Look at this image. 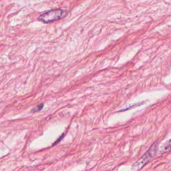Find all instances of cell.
<instances>
[{"label": "cell", "mask_w": 171, "mask_h": 171, "mask_svg": "<svg viewBox=\"0 0 171 171\" xmlns=\"http://www.w3.org/2000/svg\"><path fill=\"white\" fill-rule=\"evenodd\" d=\"M158 142H155L152 145L148 151L141 158L132 166V170H138L142 169L146 164L149 163L151 160L156 156L158 152Z\"/></svg>", "instance_id": "cell-1"}, {"label": "cell", "mask_w": 171, "mask_h": 171, "mask_svg": "<svg viewBox=\"0 0 171 171\" xmlns=\"http://www.w3.org/2000/svg\"><path fill=\"white\" fill-rule=\"evenodd\" d=\"M67 13L66 11L60 10V9H56V10H50L42 13L39 16L38 20L46 24L51 23V22L64 18L67 16Z\"/></svg>", "instance_id": "cell-2"}, {"label": "cell", "mask_w": 171, "mask_h": 171, "mask_svg": "<svg viewBox=\"0 0 171 171\" xmlns=\"http://www.w3.org/2000/svg\"><path fill=\"white\" fill-rule=\"evenodd\" d=\"M144 103V102H140V103H136V104H134L132 105H131L129 107H127V108H126V109H122V110H119V112H122V111H125V110H130V109H133V108H136L138 106H141L142 105V104Z\"/></svg>", "instance_id": "cell-3"}, {"label": "cell", "mask_w": 171, "mask_h": 171, "mask_svg": "<svg viewBox=\"0 0 171 171\" xmlns=\"http://www.w3.org/2000/svg\"><path fill=\"white\" fill-rule=\"evenodd\" d=\"M44 104H40L35 107H34V109L31 110V112H34H34H38L41 111L44 108Z\"/></svg>", "instance_id": "cell-4"}, {"label": "cell", "mask_w": 171, "mask_h": 171, "mask_svg": "<svg viewBox=\"0 0 171 171\" xmlns=\"http://www.w3.org/2000/svg\"><path fill=\"white\" fill-rule=\"evenodd\" d=\"M170 148V140H169L166 144H164V148H163V152L166 151H169Z\"/></svg>", "instance_id": "cell-5"}, {"label": "cell", "mask_w": 171, "mask_h": 171, "mask_svg": "<svg viewBox=\"0 0 171 171\" xmlns=\"http://www.w3.org/2000/svg\"><path fill=\"white\" fill-rule=\"evenodd\" d=\"M64 136H65V133H63V134H62V136H60V138H58V141H56V142H55L54 143H53V146H54V145H56V144H57L58 142H60V141H62V139L63 138V137H64Z\"/></svg>", "instance_id": "cell-6"}]
</instances>
